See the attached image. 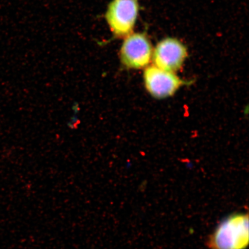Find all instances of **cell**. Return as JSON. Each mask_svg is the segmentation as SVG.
Returning a JSON list of instances; mask_svg holds the SVG:
<instances>
[{
    "instance_id": "obj_1",
    "label": "cell",
    "mask_w": 249,
    "mask_h": 249,
    "mask_svg": "<svg viewBox=\"0 0 249 249\" xmlns=\"http://www.w3.org/2000/svg\"><path fill=\"white\" fill-rule=\"evenodd\" d=\"M249 244L248 214L237 213L227 217L210 236L211 249H245Z\"/></svg>"
},
{
    "instance_id": "obj_2",
    "label": "cell",
    "mask_w": 249,
    "mask_h": 249,
    "mask_svg": "<svg viewBox=\"0 0 249 249\" xmlns=\"http://www.w3.org/2000/svg\"><path fill=\"white\" fill-rule=\"evenodd\" d=\"M140 11L139 0H112L105 14L114 38H124L133 33Z\"/></svg>"
},
{
    "instance_id": "obj_3",
    "label": "cell",
    "mask_w": 249,
    "mask_h": 249,
    "mask_svg": "<svg viewBox=\"0 0 249 249\" xmlns=\"http://www.w3.org/2000/svg\"><path fill=\"white\" fill-rule=\"evenodd\" d=\"M124 39L120 51L123 66L129 70L147 68L152 61L154 50L147 34L133 33Z\"/></svg>"
},
{
    "instance_id": "obj_4",
    "label": "cell",
    "mask_w": 249,
    "mask_h": 249,
    "mask_svg": "<svg viewBox=\"0 0 249 249\" xmlns=\"http://www.w3.org/2000/svg\"><path fill=\"white\" fill-rule=\"evenodd\" d=\"M188 55L186 46L178 39L169 37L158 43L152 60L155 67L175 73L182 67Z\"/></svg>"
},
{
    "instance_id": "obj_5",
    "label": "cell",
    "mask_w": 249,
    "mask_h": 249,
    "mask_svg": "<svg viewBox=\"0 0 249 249\" xmlns=\"http://www.w3.org/2000/svg\"><path fill=\"white\" fill-rule=\"evenodd\" d=\"M143 79L149 94L157 99L173 96L180 87L186 84L175 73L160 69L155 65L145 68Z\"/></svg>"
}]
</instances>
